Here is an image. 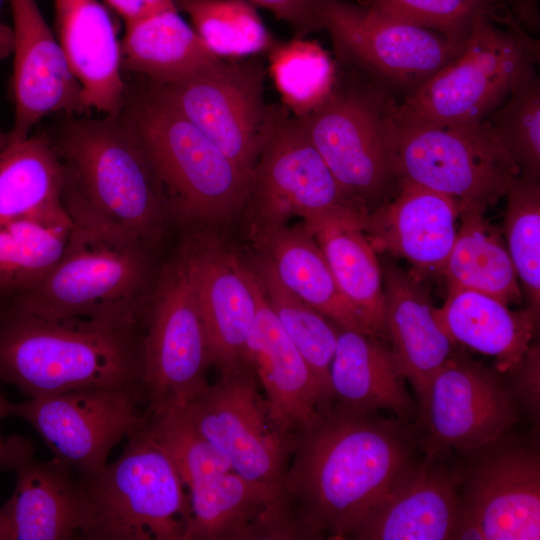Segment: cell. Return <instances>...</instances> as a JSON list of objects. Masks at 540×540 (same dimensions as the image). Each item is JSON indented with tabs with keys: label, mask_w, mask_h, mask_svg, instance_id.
Wrapping results in <instances>:
<instances>
[{
	"label": "cell",
	"mask_w": 540,
	"mask_h": 540,
	"mask_svg": "<svg viewBox=\"0 0 540 540\" xmlns=\"http://www.w3.org/2000/svg\"><path fill=\"white\" fill-rule=\"evenodd\" d=\"M486 120L517 165L520 175L540 176V79L533 69L512 88Z\"/></svg>",
	"instance_id": "cell-39"
},
{
	"label": "cell",
	"mask_w": 540,
	"mask_h": 540,
	"mask_svg": "<svg viewBox=\"0 0 540 540\" xmlns=\"http://www.w3.org/2000/svg\"><path fill=\"white\" fill-rule=\"evenodd\" d=\"M147 414L149 432L174 461L186 488L233 471L229 459L193 426L181 409Z\"/></svg>",
	"instance_id": "cell-40"
},
{
	"label": "cell",
	"mask_w": 540,
	"mask_h": 540,
	"mask_svg": "<svg viewBox=\"0 0 540 540\" xmlns=\"http://www.w3.org/2000/svg\"><path fill=\"white\" fill-rule=\"evenodd\" d=\"M142 349L147 412L183 408L209 385L207 340L182 239L163 259L145 306Z\"/></svg>",
	"instance_id": "cell-10"
},
{
	"label": "cell",
	"mask_w": 540,
	"mask_h": 540,
	"mask_svg": "<svg viewBox=\"0 0 540 540\" xmlns=\"http://www.w3.org/2000/svg\"><path fill=\"white\" fill-rule=\"evenodd\" d=\"M264 79L255 58H218L181 80L152 86L251 177L272 112Z\"/></svg>",
	"instance_id": "cell-13"
},
{
	"label": "cell",
	"mask_w": 540,
	"mask_h": 540,
	"mask_svg": "<svg viewBox=\"0 0 540 540\" xmlns=\"http://www.w3.org/2000/svg\"><path fill=\"white\" fill-rule=\"evenodd\" d=\"M64 172L47 132L0 143V223L63 207Z\"/></svg>",
	"instance_id": "cell-34"
},
{
	"label": "cell",
	"mask_w": 540,
	"mask_h": 540,
	"mask_svg": "<svg viewBox=\"0 0 540 540\" xmlns=\"http://www.w3.org/2000/svg\"><path fill=\"white\" fill-rule=\"evenodd\" d=\"M14 471V492L0 508V540L84 539L86 502L68 465L32 456Z\"/></svg>",
	"instance_id": "cell-24"
},
{
	"label": "cell",
	"mask_w": 540,
	"mask_h": 540,
	"mask_svg": "<svg viewBox=\"0 0 540 540\" xmlns=\"http://www.w3.org/2000/svg\"><path fill=\"white\" fill-rule=\"evenodd\" d=\"M384 332L391 352L418 397L455 352L421 280L390 260L381 264Z\"/></svg>",
	"instance_id": "cell-26"
},
{
	"label": "cell",
	"mask_w": 540,
	"mask_h": 540,
	"mask_svg": "<svg viewBox=\"0 0 540 540\" xmlns=\"http://www.w3.org/2000/svg\"><path fill=\"white\" fill-rule=\"evenodd\" d=\"M254 278L257 312L247 340V361L263 388L270 425L291 451L296 439L332 405Z\"/></svg>",
	"instance_id": "cell-20"
},
{
	"label": "cell",
	"mask_w": 540,
	"mask_h": 540,
	"mask_svg": "<svg viewBox=\"0 0 540 540\" xmlns=\"http://www.w3.org/2000/svg\"><path fill=\"white\" fill-rule=\"evenodd\" d=\"M269 73L284 108L294 117L322 105L337 82L336 68L327 52L301 38L274 45L269 51Z\"/></svg>",
	"instance_id": "cell-37"
},
{
	"label": "cell",
	"mask_w": 540,
	"mask_h": 540,
	"mask_svg": "<svg viewBox=\"0 0 540 540\" xmlns=\"http://www.w3.org/2000/svg\"><path fill=\"white\" fill-rule=\"evenodd\" d=\"M178 9L219 58L244 59L275 45L254 6L244 0H180Z\"/></svg>",
	"instance_id": "cell-36"
},
{
	"label": "cell",
	"mask_w": 540,
	"mask_h": 540,
	"mask_svg": "<svg viewBox=\"0 0 540 540\" xmlns=\"http://www.w3.org/2000/svg\"><path fill=\"white\" fill-rule=\"evenodd\" d=\"M12 416L28 422L54 458L85 477L100 471L114 446L145 424L147 399L138 389L82 388L13 403Z\"/></svg>",
	"instance_id": "cell-14"
},
{
	"label": "cell",
	"mask_w": 540,
	"mask_h": 540,
	"mask_svg": "<svg viewBox=\"0 0 540 540\" xmlns=\"http://www.w3.org/2000/svg\"><path fill=\"white\" fill-rule=\"evenodd\" d=\"M188 489L190 518L183 540L296 539L279 487L229 471Z\"/></svg>",
	"instance_id": "cell-23"
},
{
	"label": "cell",
	"mask_w": 540,
	"mask_h": 540,
	"mask_svg": "<svg viewBox=\"0 0 540 540\" xmlns=\"http://www.w3.org/2000/svg\"><path fill=\"white\" fill-rule=\"evenodd\" d=\"M474 209L459 210L453 247L441 271L449 289H470L509 304L521 300L518 277L499 229Z\"/></svg>",
	"instance_id": "cell-33"
},
{
	"label": "cell",
	"mask_w": 540,
	"mask_h": 540,
	"mask_svg": "<svg viewBox=\"0 0 540 540\" xmlns=\"http://www.w3.org/2000/svg\"><path fill=\"white\" fill-rule=\"evenodd\" d=\"M539 56V40L508 7L480 10L471 20L461 52L399 104L436 122H480L526 73L536 69Z\"/></svg>",
	"instance_id": "cell-6"
},
{
	"label": "cell",
	"mask_w": 540,
	"mask_h": 540,
	"mask_svg": "<svg viewBox=\"0 0 540 540\" xmlns=\"http://www.w3.org/2000/svg\"><path fill=\"white\" fill-rule=\"evenodd\" d=\"M509 432L464 452L454 539H540L539 449Z\"/></svg>",
	"instance_id": "cell-12"
},
{
	"label": "cell",
	"mask_w": 540,
	"mask_h": 540,
	"mask_svg": "<svg viewBox=\"0 0 540 540\" xmlns=\"http://www.w3.org/2000/svg\"><path fill=\"white\" fill-rule=\"evenodd\" d=\"M500 374L455 350L417 397L424 453L468 452L511 430L518 407Z\"/></svg>",
	"instance_id": "cell-15"
},
{
	"label": "cell",
	"mask_w": 540,
	"mask_h": 540,
	"mask_svg": "<svg viewBox=\"0 0 540 540\" xmlns=\"http://www.w3.org/2000/svg\"><path fill=\"white\" fill-rule=\"evenodd\" d=\"M124 22H131L162 9L177 7L180 0H104Z\"/></svg>",
	"instance_id": "cell-45"
},
{
	"label": "cell",
	"mask_w": 540,
	"mask_h": 540,
	"mask_svg": "<svg viewBox=\"0 0 540 540\" xmlns=\"http://www.w3.org/2000/svg\"><path fill=\"white\" fill-rule=\"evenodd\" d=\"M322 16L338 58L398 101L451 62L466 40L342 0H324Z\"/></svg>",
	"instance_id": "cell-11"
},
{
	"label": "cell",
	"mask_w": 540,
	"mask_h": 540,
	"mask_svg": "<svg viewBox=\"0 0 540 540\" xmlns=\"http://www.w3.org/2000/svg\"><path fill=\"white\" fill-rule=\"evenodd\" d=\"M142 143L173 225L187 231L244 213L250 177L153 86L120 113Z\"/></svg>",
	"instance_id": "cell-4"
},
{
	"label": "cell",
	"mask_w": 540,
	"mask_h": 540,
	"mask_svg": "<svg viewBox=\"0 0 540 540\" xmlns=\"http://www.w3.org/2000/svg\"><path fill=\"white\" fill-rule=\"evenodd\" d=\"M250 364L220 373L185 407L193 426L245 479L279 487L290 448L273 431Z\"/></svg>",
	"instance_id": "cell-17"
},
{
	"label": "cell",
	"mask_w": 540,
	"mask_h": 540,
	"mask_svg": "<svg viewBox=\"0 0 540 540\" xmlns=\"http://www.w3.org/2000/svg\"><path fill=\"white\" fill-rule=\"evenodd\" d=\"M538 0H522L518 21L525 27L535 29L539 23Z\"/></svg>",
	"instance_id": "cell-46"
},
{
	"label": "cell",
	"mask_w": 540,
	"mask_h": 540,
	"mask_svg": "<svg viewBox=\"0 0 540 540\" xmlns=\"http://www.w3.org/2000/svg\"><path fill=\"white\" fill-rule=\"evenodd\" d=\"M49 134L64 172L62 204L74 227L160 249L172 224L148 155L122 117L74 118Z\"/></svg>",
	"instance_id": "cell-2"
},
{
	"label": "cell",
	"mask_w": 540,
	"mask_h": 540,
	"mask_svg": "<svg viewBox=\"0 0 540 540\" xmlns=\"http://www.w3.org/2000/svg\"><path fill=\"white\" fill-rule=\"evenodd\" d=\"M270 10L303 35L323 28L324 0H244Z\"/></svg>",
	"instance_id": "cell-43"
},
{
	"label": "cell",
	"mask_w": 540,
	"mask_h": 540,
	"mask_svg": "<svg viewBox=\"0 0 540 540\" xmlns=\"http://www.w3.org/2000/svg\"><path fill=\"white\" fill-rule=\"evenodd\" d=\"M158 248L75 228L58 263L0 317L141 322L163 259Z\"/></svg>",
	"instance_id": "cell-5"
},
{
	"label": "cell",
	"mask_w": 540,
	"mask_h": 540,
	"mask_svg": "<svg viewBox=\"0 0 540 540\" xmlns=\"http://www.w3.org/2000/svg\"><path fill=\"white\" fill-rule=\"evenodd\" d=\"M365 214L341 208L302 223L321 248L339 289L360 314L368 333L386 341L382 269L362 230Z\"/></svg>",
	"instance_id": "cell-28"
},
{
	"label": "cell",
	"mask_w": 540,
	"mask_h": 540,
	"mask_svg": "<svg viewBox=\"0 0 540 540\" xmlns=\"http://www.w3.org/2000/svg\"><path fill=\"white\" fill-rule=\"evenodd\" d=\"M143 376L141 322L0 317V381L28 398L90 387L145 394Z\"/></svg>",
	"instance_id": "cell-3"
},
{
	"label": "cell",
	"mask_w": 540,
	"mask_h": 540,
	"mask_svg": "<svg viewBox=\"0 0 540 540\" xmlns=\"http://www.w3.org/2000/svg\"><path fill=\"white\" fill-rule=\"evenodd\" d=\"M78 481L87 508L84 539L183 540L189 495L146 422L127 439L116 461Z\"/></svg>",
	"instance_id": "cell-7"
},
{
	"label": "cell",
	"mask_w": 540,
	"mask_h": 540,
	"mask_svg": "<svg viewBox=\"0 0 540 540\" xmlns=\"http://www.w3.org/2000/svg\"><path fill=\"white\" fill-rule=\"evenodd\" d=\"M57 39L81 87L85 110L119 115L126 102L120 41L98 0H54Z\"/></svg>",
	"instance_id": "cell-25"
},
{
	"label": "cell",
	"mask_w": 540,
	"mask_h": 540,
	"mask_svg": "<svg viewBox=\"0 0 540 540\" xmlns=\"http://www.w3.org/2000/svg\"><path fill=\"white\" fill-rule=\"evenodd\" d=\"M73 229L64 207L0 223V314L52 270Z\"/></svg>",
	"instance_id": "cell-32"
},
{
	"label": "cell",
	"mask_w": 540,
	"mask_h": 540,
	"mask_svg": "<svg viewBox=\"0 0 540 540\" xmlns=\"http://www.w3.org/2000/svg\"><path fill=\"white\" fill-rule=\"evenodd\" d=\"M13 17L15 120L0 143L21 141L52 113L85 112L81 87L36 0H9Z\"/></svg>",
	"instance_id": "cell-19"
},
{
	"label": "cell",
	"mask_w": 540,
	"mask_h": 540,
	"mask_svg": "<svg viewBox=\"0 0 540 540\" xmlns=\"http://www.w3.org/2000/svg\"><path fill=\"white\" fill-rule=\"evenodd\" d=\"M13 403L0 391V421L12 416ZM31 441L21 436L3 438L0 433V470H15L24 460L34 455Z\"/></svg>",
	"instance_id": "cell-44"
},
{
	"label": "cell",
	"mask_w": 540,
	"mask_h": 540,
	"mask_svg": "<svg viewBox=\"0 0 540 540\" xmlns=\"http://www.w3.org/2000/svg\"><path fill=\"white\" fill-rule=\"evenodd\" d=\"M449 451L425 453L370 509L348 539L450 540L459 515V472Z\"/></svg>",
	"instance_id": "cell-21"
},
{
	"label": "cell",
	"mask_w": 540,
	"mask_h": 540,
	"mask_svg": "<svg viewBox=\"0 0 540 540\" xmlns=\"http://www.w3.org/2000/svg\"><path fill=\"white\" fill-rule=\"evenodd\" d=\"M459 226L452 198L401 180L396 195L364 215L362 230L377 253L408 261L418 279L441 275Z\"/></svg>",
	"instance_id": "cell-22"
},
{
	"label": "cell",
	"mask_w": 540,
	"mask_h": 540,
	"mask_svg": "<svg viewBox=\"0 0 540 540\" xmlns=\"http://www.w3.org/2000/svg\"><path fill=\"white\" fill-rule=\"evenodd\" d=\"M182 241L211 366L220 374L248 364L247 340L257 312V288L245 256L207 229L187 231Z\"/></svg>",
	"instance_id": "cell-18"
},
{
	"label": "cell",
	"mask_w": 540,
	"mask_h": 540,
	"mask_svg": "<svg viewBox=\"0 0 540 540\" xmlns=\"http://www.w3.org/2000/svg\"><path fill=\"white\" fill-rule=\"evenodd\" d=\"M503 231L529 309L540 314V183L519 175L508 188Z\"/></svg>",
	"instance_id": "cell-38"
},
{
	"label": "cell",
	"mask_w": 540,
	"mask_h": 540,
	"mask_svg": "<svg viewBox=\"0 0 540 540\" xmlns=\"http://www.w3.org/2000/svg\"><path fill=\"white\" fill-rule=\"evenodd\" d=\"M250 254L246 260L268 305L332 405L330 366L340 327L290 291L264 256L255 251Z\"/></svg>",
	"instance_id": "cell-35"
},
{
	"label": "cell",
	"mask_w": 540,
	"mask_h": 540,
	"mask_svg": "<svg viewBox=\"0 0 540 540\" xmlns=\"http://www.w3.org/2000/svg\"><path fill=\"white\" fill-rule=\"evenodd\" d=\"M495 5H504L508 7L511 12L514 14L516 19L518 20V17L520 15L521 6H522V0H489Z\"/></svg>",
	"instance_id": "cell-48"
},
{
	"label": "cell",
	"mask_w": 540,
	"mask_h": 540,
	"mask_svg": "<svg viewBox=\"0 0 540 540\" xmlns=\"http://www.w3.org/2000/svg\"><path fill=\"white\" fill-rule=\"evenodd\" d=\"M436 316L455 345L493 357L502 374L521 362L539 320L529 308L512 311L497 298L470 289H449Z\"/></svg>",
	"instance_id": "cell-30"
},
{
	"label": "cell",
	"mask_w": 540,
	"mask_h": 540,
	"mask_svg": "<svg viewBox=\"0 0 540 540\" xmlns=\"http://www.w3.org/2000/svg\"><path fill=\"white\" fill-rule=\"evenodd\" d=\"M378 13L397 21L436 30L464 40L474 15L495 6L489 0H363Z\"/></svg>",
	"instance_id": "cell-41"
},
{
	"label": "cell",
	"mask_w": 540,
	"mask_h": 540,
	"mask_svg": "<svg viewBox=\"0 0 540 540\" xmlns=\"http://www.w3.org/2000/svg\"><path fill=\"white\" fill-rule=\"evenodd\" d=\"M513 378L508 383L516 405L537 421L540 411V347L530 345L518 366L511 371Z\"/></svg>",
	"instance_id": "cell-42"
},
{
	"label": "cell",
	"mask_w": 540,
	"mask_h": 540,
	"mask_svg": "<svg viewBox=\"0 0 540 540\" xmlns=\"http://www.w3.org/2000/svg\"><path fill=\"white\" fill-rule=\"evenodd\" d=\"M396 100L367 79L348 88L337 81L322 105L295 117L345 194L365 213L391 200L399 189L390 129Z\"/></svg>",
	"instance_id": "cell-9"
},
{
	"label": "cell",
	"mask_w": 540,
	"mask_h": 540,
	"mask_svg": "<svg viewBox=\"0 0 540 540\" xmlns=\"http://www.w3.org/2000/svg\"><path fill=\"white\" fill-rule=\"evenodd\" d=\"M177 7L125 23L122 68L155 85L181 80L217 60Z\"/></svg>",
	"instance_id": "cell-31"
},
{
	"label": "cell",
	"mask_w": 540,
	"mask_h": 540,
	"mask_svg": "<svg viewBox=\"0 0 540 540\" xmlns=\"http://www.w3.org/2000/svg\"><path fill=\"white\" fill-rule=\"evenodd\" d=\"M333 404L363 411H389L408 422L417 406L386 341L340 328L330 366Z\"/></svg>",
	"instance_id": "cell-29"
},
{
	"label": "cell",
	"mask_w": 540,
	"mask_h": 540,
	"mask_svg": "<svg viewBox=\"0 0 540 540\" xmlns=\"http://www.w3.org/2000/svg\"><path fill=\"white\" fill-rule=\"evenodd\" d=\"M341 208L360 210L345 194L295 117L272 108L250 177L244 212L250 223L286 224ZM365 213V212H363Z\"/></svg>",
	"instance_id": "cell-16"
},
{
	"label": "cell",
	"mask_w": 540,
	"mask_h": 540,
	"mask_svg": "<svg viewBox=\"0 0 540 540\" xmlns=\"http://www.w3.org/2000/svg\"><path fill=\"white\" fill-rule=\"evenodd\" d=\"M249 237L254 251L270 262L290 291L338 327L369 334L360 314L339 289L321 248L302 222L295 226L250 223Z\"/></svg>",
	"instance_id": "cell-27"
},
{
	"label": "cell",
	"mask_w": 540,
	"mask_h": 540,
	"mask_svg": "<svg viewBox=\"0 0 540 540\" xmlns=\"http://www.w3.org/2000/svg\"><path fill=\"white\" fill-rule=\"evenodd\" d=\"M408 424L334 403L296 439L279 484L296 539H348L420 458Z\"/></svg>",
	"instance_id": "cell-1"
},
{
	"label": "cell",
	"mask_w": 540,
	"mask_h": 540,
	"mask_svg": "<svg viewBox=\"0 0 540 540\" xmlns=\"http://www.w3.org/2000/svg\"><path fill=\"white\" fill-rule=\"evenodd\" d=\"M1 4V0H0ZM13 32L12 29L0 21V58L12 51Z\"/></svg>",
	"instance_id": "cell-47"
},
{
	"label": "cell",
	"mask_w": 540,
	"mask_h": 540,
	"mask_svg": "<svg viewBox=\"0 0 540 540\" xmlns=\"http://www.w3.org/2000/svg\"><path fill=\"white\" fill-rule=\"evenodd\" d=\"M390 129L400 180L452 198L459 210L485 212L520 175L484 119L471 124L436 122L406 111L396 100Z\"/></svg>",
	"instance_id": "cell-8"
}]
</instances>
